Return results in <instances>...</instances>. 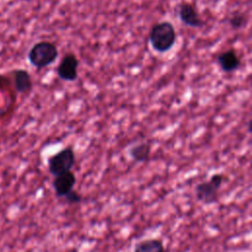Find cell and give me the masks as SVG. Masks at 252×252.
I'll return each instance as SVG.
<instances>
[{
    "instance_id": "1",
    "label": "cell",
    "mask_w": 252,
    "mask_h": 252,
    "mask_svg": "<svg viewBox=\"0 0 252 252\" xmlns=\"http://www.w3.org/2000/svg\"><path fill=\"white\" fill-rule=\"evenodd\" d=\"M175 41L176 32L170 22H159L152 27L149 33V42L156 52L165 53L169 51L174 46Z\"/></svg>"
},
{
    "instance_id": "2",
    "label": "cell",
    "mask_w": 252,
    "mask_h": 252,
    "mask_svg": "<svg viewBox=\"0 0 252 252\" xmlns=\"http://www.w3.org/2000/svg\"><path fill=\"white\" fill-rule=\"evenodd\" d=\"M59 52L57 46L47 40L35 42L28 52V60L36 69H43L51 65L57 58Z\"/></svg>"
},
{
    "instance_id": "3",
    "label": "cell",
    "mask_w": 252,
    "mask_h": 252,
    "mask_svg": "<svg viewBox=\"0 0 252 252\" xmlns=\"http://www.w3.org/2000/svg\"><path fill=\"white\" fill-rule=\"evenodd\" d=\"M224 180L225 176L222 173H215L207 181L198 183L195 186L196 199L205 205L218 202L219 190Z\"/></svg>"
},
{
    "instance_id": "4",
    "label": "cell",
    "mask_w": 252,
    "mask_h": 252,
    "mask_svg": "<svg viewBox=\"0 0 252 252\" xmlns=\"http://www.w3.org/2000/svg\"><path fill=\"white\" fill-rule=\"evenodd\" d=\"M76 162V156L73 147L68 146L54 155L50 156L47 160L48 171L53 176L72 170Z\"/></svg>"
},
{
    "instance_id": "5",
    "label": "cell",
    "mask_w": 252,
    "mask_h": 252,
    "mask_svg": "<svg viewBox=\"0 0 252 252\" xmlns=\"http://www.w3.org/2000/svg\"><path fill=\"white\" fill-rule=\"evenodd\" d=\"M79 59L73 52L66 53L57 66L58 77L66 82H73L78 79Z\"/></svg>"
},
{
    "instance_id": "6",
    "label": "cell",
    "mask_w": 252,
    "mask_h": 252,
    "mask_svg": "<svg viewBox=\"0 0 252 252\" xmlns=\"http://www.w3.org/2000/svg\"><path fill=\"white\" fill-rule=\"evenodd\" d=\"M178 18L185 26L191 28H201L204 26V21L198 14L195 6L190 2H182L178 7Z\"/></svg>"
},
{
    "instance_id": "7",
    "label": "cell",
    "mask_w": 252,
    "mask_h": 252,
    "mask_svg": "<svg viewBox=\"0 0 252 252\" xmlns=\"http://www.w3.org/2000/svg\"><path fill=\"white\" fill-rule=\"evenodd\" d=\"M76 180V175L72 170L54 176L52 185L56 196L58 198H64L74 189Z\"/></svg>"
},
{
    "instance_id": "8",
    "label": "cell",
    "mask_w": 252,
    "mask_h": 252,
    "mask_svg": "<svg viewBox=\"0 0 252 252\" xmlns=\"http://www.w3.org/2000/svg\"><path fill=\"white\" fill-rule=\"evenodd\" d=\"M218 64L222 72L231 73L236 71L240 65L241 61L234 49H227L218 56Z\"/></svg>"
},
{
    "instance_id": "9",
    "label": "cell",
    "mask_w": 252,
    "mask_h": 252,
    "mask_svg": "<svg viewBox=\"0 0 252 252\" xmlns=\"http://www.w3.org/2000/svg\"><path fill=\"white\" fill-rule=\"evenodd\" d=\"M14 87L19 94H29L32 89V79L26 69H14L12 72Z\"/></svg>"
},
{
    "instance_id": "10",
    "label": "cell",
    "mask_w": 252,
    "mask_h": 252,
    "mask_svg": "<svg viewBox=\"0 0 252 252\" xmlns=\"http://www.w3.org/2000/svg\"><path fill=\"white\" fill-rule=\"evenodd\" d=\"M134 252H165L163 242L158 238H148L136 243Z\"/></svg>"
},
{
    "instance_id": "11",
    "label": "cell",
    "mask_w": 252,
    "mask_h": 252,
    "mask_svg": "<svg viewBox=\"0 0 252 252\" xmlns=\"http://www.w3.org/2000/svg\"><path fill=\"white\" fill-rule=\"evenodd\" d=\"M130 158L136 162H145L149 159L151 154V146L148 143H138L128 150Z\"/></svg>"
},
{
    "instance_id": "12",
    "label": "cell",
    "mask_w": 252,
    "mask_h": 252,
    "mask_svg": "<svg viewBox=\"0 0 252 252\" xmlns=\"http://www.w3.org/2000/svg\"><path fill=\"white\" fill-rule=\"evenodd\" d=\"M248 22V19L247 17L241 13V12H234L229 18H228V23H229V26L234 29V30H239V29H242L246 26Z\"/></svg>"
},
{
    "instance_id": "13",
    "label": "cell",
    "mask_w": 252,
    "mask_h": 252,
    "mask_svg": "<svg viewBox=\"0 0 252 252\" xmlns=\"http://www.w3.org/2000/svg\"><path fill=\"white\" fill-rule=\"evenodd\" d=\"M63 199H64L68 204L74 205V204L80 203V202L82 201L83 197H82V195H81L78 191H76V190L73 189V190H72L71 192H69Z\"/></svg>"
},
{
    "instance_id": "14",
    "label": "cell",
    "mask_w": 252,
    "mask_h": 252,
    "mask_svg": "<svg viewBox=\"0 0 252 252\" xmlns=\"http://www.w3.org/2000/svg\"><path fill=\"white\" fill-rule=\"evenodd\" d=\"M10 82L9 78H7L6 76L0 74V89L3 88V86H5L6 84H8Z\"/></svg>"
}]
</instances>
